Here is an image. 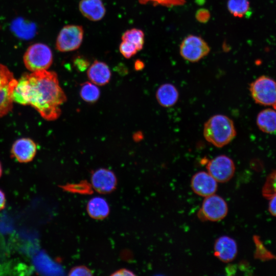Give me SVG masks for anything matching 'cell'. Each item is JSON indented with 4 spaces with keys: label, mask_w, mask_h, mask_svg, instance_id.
<instances>
[{
    "label": "cell",
    "mask_w": 276,
    "mask_h": 276,
    "mask_svg": "<svg viewBox=\"0 0 276 276\" xmlns=\"http://www.w3.org/2000/svg\"><path fill=\"white\" fill-rule=\"evenodd\" d=\"M26 75L29 82V105L45 120H56L61 114L60 105L66 101L56 73L42 70Z\"/></svg>",
    "instance_id": "cell-1"
},
{
    "label": "cell",
    "mask_w": 276,
    "mask_h": 276,
    "mask_svg": "<svg viewBox=\"0 0 276 276\" xmlns=\"http://www.w3.org/2000/svg\"><path fill=\"white\" fill-rule=\"evenodd\" d=\"M203 133L208 142L218 148L229 144L236 135L233 120L220 114L211 117L204 123Z\"/></svg>",
    "instance_id": "cell-2"
},
{
    "label": "cell",
    "mask_w": 276,
    "mask_h": 276,
    "mask_svg": "<svg viewBox=\"0 0 276 276\" xmlns=\"http://www.w3.org/2000/svg\"><path fill=\"white\" fill-rule=\"evenodd\" d=\"M249 91L258 104L276 109V81L267 76H261L249 85Z\"/></svg>",
    "instance_id": "cell-3"
},
{
    "label": "cell",
    "mask_w": 276,
    "mask_h": 276,
    "mask_svg": "<svg viewBox=\"0 0 276 276\" xmlns=\"http://www.w3.org/2000/svg\"><path fill=\"white\" fill-rule=\"evenodd\" d=\"M26 67L32 72L47 70L53 62V54L46 44L37 43L30 45L24 55Z\"/></svg>",
    "instance_id": "cell-4"
},
{
    "label": "cell",
    "mask_w": 276,
    "mask_h": 276,
    "mask_svg": "<svg viewBox=\"0 0 276 276\" xmlns=\"http://www.w3.org/2000/svg\"><path fill=\"white\" fill-rule=\"evenodd\" d=\"M210 52V48L207 42L200 36L189 35L182 41L179 48L181 56L185 60L196 62Z\"/></svg>",
    "instance_id": "cell-5"
},
{
    "label": "cell",
    "mask_w": 276,
    "mask_h": 276,
    "mask_svg": "<svg viewBox=\"0 0 276 276\" xmlns=\"http://www.w3.org/2000/svg\"><path fill=\"white\" fill-rule=\"evenodd\" d=\"M17 80L8 68L0 63V118L12 109L11 94Z\"/></svg>",
    "instance_id": "cell-6"
},
{
    "label": "cell",
    "mask_w": 276,
    "mask_h": 276,
    "mask_svg": "<svg viewBox=\"0 0 276 276\" xmlns=\"http://www.w3.org/2000/svg\"><path fill=\"white\" fill-rule=\"evenodd\" d=\"M83 35L84 30L81 26L69 25L64 26L57 36L56 49L62 52L78 49L82 42Z\"/></svg>",
    "instance_id": "cell-7"
},
{
    "label": "cell",
    "mask_w": 276,
    "mask_h": 276,
    "mask_svg": "<svg viewBox=\"0 0 276 276\" xmlns=\"http://www.w3.org/2000/svg\"><path fill=\"white\" fill-rule=\"evenodd\" d=\"M228 206L223 198L215 194L205 197L198 216L200 219L218 221L225 217Z\"/></svg>",
    "instance_id": "cell-8"
},
{
    "label": "cell",
    "mask_w": 276,
    "mask_h": 276,
    "mask_svg": "<svg viewBox=\"0 0 276 276\" xmlns=\"http://www.w3.org/2000/svg\"><path fill=\"white\" fill-rule=\"evenodd\" d=\"M206 169L217 182H225L234 176L235 165L230 157L225 155H220L208 162Z\"/></svg>",
    "instance_id": "cell-9"
},
{
    "label": "cell",
    "mask_w": 276,
    "mask_h": 276,
    "mask_svg": "<svg viewBox=\"0 0 276 276\" xmlns=\"http://www.w3.org/2000/svg\"><path fill=\"white\" fill-rule=\"evenodd\" d=\"M117 179L114 173L105 168L95 170L91 176V186L99 193L108 194L116 188Z\"/></svg>",
    "instance_id": "cell-10"
},
{
    "label": "cell",
    "mask_w": 276,
    "mask_h": 276,
    "mask_svg": "<svg viewBox=\"0 0 276 276\" xmlns=\"http://www.w3.org/2000/svg\"><path fill=\"white\" fill-rule=\"evenodd\" d=\"M191 186L195 194L205 197L215 193L217 181L208 172L199 171L192 176Z\"/></svg>",
    "instance_id": "cell-11"
},
{
    "label": "cell",
    "mask_w": 276,
    "mask_h": 276,
    "mask_svg": "<svg viewBox=\"0 0 276 276\" xmlns=\"http://www.w3.org/2000/svg\"><path fill=\"white\" fill-rule=\"evenodd\" d=\"M214 250V256L219 260L225 263L230 262L237 256V243L231 237L222 236L215 240Z\"/></svg>",
    "instance_id": "cell-12"
},
{
    "label": "cell",
    "mask_w": 276,
    "mask_h": 276,
    "mask_svg": "<svg viewBox=\"0 0 276 276\" xmlns=\"http://www.w3.org/2000/svg\"><path fill=\"white\" fill-rule=\"evenodd\" d=\"M37 151L36 145L29 138H21L12 145L13 156L20 163H28L34 157Z\"/></svg>",
    "instance_id": "cell-13"
},
{
    "label": "cell",
    "mask_w": 276,
    "mask_h": 276,
    "mask_svg": "<svg viewBox=\"0 0 276 276\" xmlns=\"http://www.w3.org/2000/svg\"><path fill=\"white\" fill-rule=\"evenodd\" d=\"M79 9L85 17L94 21L102 19L106 13L101 0H81L79 4Z\"/></svg>",
    "instance_id": "cell-14"
},
{
    "label": "cell",
    "mask_w": 276,
    "mask_h": 276,
    "mask_svg": "<svg viewBox=\"0 0 276 276\" xmlns=\"http://www.w3.org/2000/svg\"><path fill=\"white\" fill-rule=\"evenodd\" d=\"M87 75L90 81L97 85L107 84L111 78V71L105 62L95 60L89 67Z\"/></svg>",
    "instance_id": "cell-15"
},
{
    "label": "cell",
    "mask_w": 276,
    "mask_h": 276,
    "mask_svg": "<svg viewBox=\"0 0 276 276\" xmlns=\"http://www.w3.org/2000/svg\"><path fill=\"white\" fill-rule=\"evenodd\" d=\"M256 123L262 132L276 133V109L268 107L262 110L257 116Z\"/></svg>",
    "instance_id": "cell-16"
},
{
    "label": "cell",
    "mask_w": 276,
    "mask_h": 276,
    "mask_svg": "<svg viewBox=\"0 0 276 276\" xmlns=\"http://www.w3.org/2000/svg\"><path fill=\"white\" fill-rule=\"evenodd\" d=\"M155 96L160 105L164 107H170L177 103L179 98V93L173 84L165 83L158 88Z\"/></svg>",
    "instance_id": "cell-17"
},
{
    "label": "cell",
    "mask_w": 276,
    "mask_h": 276,
    "mask_svg": "<svg viewBox=\"0 0 276 276\" xmlns=\"http://www.w3.org/2000/svg\"><path fill=\"white\" fill-rule=\"evenodd\" d=\"M86 210L91 218L97 220L105 218L110 212L108 202L104 198L100 196L94 197L88 201Z\"/></svg>",
    "instance_id": "cell-18"
},
{
    "label": "cell",
    "mask_w": 276,
    "mask_h": 276,
    "mask_svg": "<svg viewBox=\"0 0 276 276\" xmlns=\"http://www.w3.org/2000/svg\"><path fill=\"white\" fill-rule=\"evenodd\" d=\"M29 82L26 74L17 80L13 89L11 98L13 102L22 105H29Z\"/></svg>",
    "instance_id": "cell-19"
},
{
    "label": "cell",
    "mask_w": 276,
    "mask_h": 276,
    "mask_svg": "<svg viewBox=\"0 0 276 276\" xmlns=\"http://www.w3.org/2000/svg\"><path fill=\"white\" fill-rule=\"evenodd\" d=\"M227 7L229 13L236 17L242 18L250 12L248 0H228Z\"/></svg>",
    "instance_id": "cell-20"
},
{
    "label": "cell",
    "mask_w": 276,
    "mask_h": 276,
    "mask_svg": "<svg viewBox=\"0 0 276 276\" xmlns=\"http://www.w3.org/2000/svg\"><path fill=\"white\" fill-rule=\"evenodd\" d=\"M80 96L84 101L94 103L99 99L100 96V90L96 84L92 82H86L81 85Z\"/></svg>",
    "instance_id": "cell-21"
},
{
    "label": "cell",
    "mask_w": 276,
    "mask_h": 276,
    "mask_svg": "<svg viewBox=\"0 0 276 276\" xmlns=\"http://www.w3.org/2000/svg\"><path fill=\"white\" fill-rule=\"evenodd\" d=\"M122 40L134 44L139 51L144 46V33L140 29L132 28L127 30L123 34Z\"/></svg>",
    "instance_id": "cell-22"
},
{
    "label": "cell",
    "mask_w": 276,
    "mask_h": 276,
    "mask_svg": "<svg viewBox=\"0 0 276 276\" xmlns=\"http://www.w3.org/2000/svg\"><path fill=\"white\" fill-rule=\"evenodd\" d=\"M262 192L263 195L267 199L276 193V170L271 172L267 177Z\"/></svg>",
    "instance_id": "cell-23"
},
{
    "label": "cell",
    "mask_w": 276,
    "mask_h": 276,
    "mask_svg": "<svg viewBox=\"0 0 276 276\" xmlns=\"http://www.w3.org/2000/svg\"><path fill=\"white\" fill-rule=\"evenodd\" d=\"M119 50L121 54L127 59L131 58L139 51L134 44L124 40L120 44Z\"/></svg>",
    "instance_id": "cell-24"
},
{
    "label": "cell",
    "mask_w": 276,
    "mask_h": 276,
    "mask_svg": "<svg viewBox=\"0 0 276 276\" xmlns=\"http://www.w3.org/2000/svg\"><path fill=\"white\" fill-rule=\"evenodd\" d=\"M139 1L142 4L150 3L154 5H161L166 7L180 6L186 3L185 0H139Z\"/></svg>",
    "instance_id": "cell-25"
},
{
    "label": "cell",
    "mask_w": 276,
    "mask_h": 276,
    "mask_svg": "<svg viewBox=\"0 0 276 276\" xmlns=\"http://www.w3.org/2000/svg\"><path fill=\"white\" fill-rule=\"evenodd\" d=\"M91 270L85 266L80 265L72 268L69 271V275L87 276L92 275Z\"/></svg>",
    "instance_id": "cell-26"
},
{
    "label": "cell",
    "mask_w": 276,
    "mask_h": 276,
    "mask_svg": "<svg viewBox=\"0 0 276 276\" xmlns=\"http://www.w3.org/2000/svg\"><path fill=\"white\" fill-rule=\"evenodd\" d=\"M211 14L208 9L201 8L198 9L195 14L196 20L201 23L207 22L210 18Z\"/></svg>",
    "instance_id": "cell-27"
},
{
    "label": "cell",
    "mask_w": 276,
    "mask_h": 276,
    "mask_svg": "<svg viewBox=\"0 0 276 276\" xmlns=\"http://www.w3.org/2000/svg\"><path fill=\"white\" fill-rule=\"evenodd\" d=\"M86 184L87 183L85 182H81L80 183L73 185L71 186L66 187H67L66 189L70 190L69 191H73V192H76L82 193H89L91 190H89L90 187Z\"/></svg>",
    "instance_id": "cell-28"
},
{
    "label": "cell",
    "mask_w": 276,
    "mask_h": 276,
    "mask_svg": "<svg viewBox=\"0 0 276 276\" xmlns=\"http://www.w3.org/2000/svg\"><path fill=\"white\" fill-rule=\"evenodd\" d=\"M74 64L80 71H84L89 65V62L85 58L78 56L74 59Z\"/></svg>",
    "instance_id": "cell-29"
},
{
    "label": "cell",
    "mask_w": 276,
    "mask_h": 276,
    "mask_svg": "<svg viewBox=\"0 0 276 276\" xmlns=\"http://www.w3.org/2000/svg\"><path fill=\"white\" fill-rule=\"evenodd\" d=\"M268 199V211L272 215L276 217V193L273 194Z\"/></svg>",
    "instance_id": "cell-30"
},
{
    "label": "cell",
    "mask_w": 276,
    "mask_h": 276,
    "mask_svg": "<svg viewBox=\"0 0 276 276\" xmlns=\"http://www.w3.org/2000/svg\"><path fill=\"white\" fill-rule=\"evenodd\" d=\"M134 275L135 274L132 271L126 268H122V269H119L111 274V275H115V276L116 275H119V276L126 275H126Z\"/></svg>",
    "instance_id": "cell-31"
},
{
    "label": "cell",
    "mask_w": 276,
    "mask_h": 276,
    "mask_svg": "<svg viewBox=\"0 0 276 276\" xmlns=\"http://www.w3.org/2000/svg\"><path fill=\"white\" fill-rule=\"evenodd\" d=\"M6 199L3 192L0 190V211L2 210L5 205Z\"/></svg>",
    "instance_id": "cell-32"
},
{
    "label": "cell",
    "mask_w": 276,
    "mask_h": 276,
    "mask_svg": "<svg viewBox=\"0 0 276 276\" xmlns=\"http://www.w3.org/2000/svg\"><path fill=\"white\" fill-rule=\"evenodd\" d=\"M144 67V64L143 61L140 60H137L134 63V68L136 71H140Z\"/></svg>",
    "instance_id": "cell-33"
},
{
    "label": "cell",
    "mask_w": 276,
    "mask_h": 276,
    "mask_svg": "<svg viewBox=\"0 0 276 276\" xmlns=\"http://www.w3.org/2000/svg\"><path fill=\"white\" fill-rule=\"evenodd\" d=\"M2 168L1 164L0 163V177L2 175Z\"/></svg>",
    "instance_id": "cell-34"
}]
</instances>
